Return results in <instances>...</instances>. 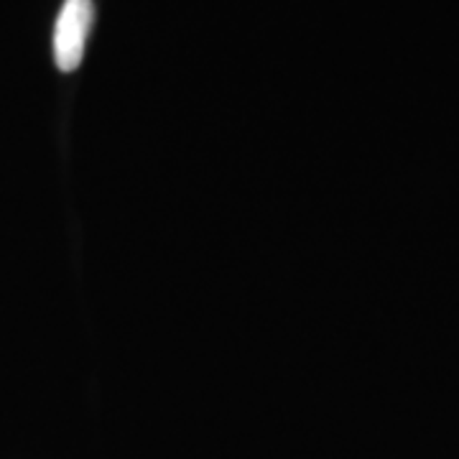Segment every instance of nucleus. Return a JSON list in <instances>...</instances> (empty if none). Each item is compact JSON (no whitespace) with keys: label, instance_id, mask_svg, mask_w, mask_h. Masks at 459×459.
Here are the masks:
<instances>
[{"label":"nucleus","instance_id":"obj_1","mask_svg":"<svg viewBox=\"0 0 459 459\" xmlns=\"http://www.w3.org/2000/svg\"><path fill=\"white\" fill-rule=\"evenodd\" d=\"M92 21H95L92 0H65L54 26V62L62 72H74L82 62Z\"/></svg>","mask_w":459,"mask_h":459}]
</instances>
